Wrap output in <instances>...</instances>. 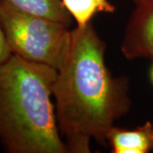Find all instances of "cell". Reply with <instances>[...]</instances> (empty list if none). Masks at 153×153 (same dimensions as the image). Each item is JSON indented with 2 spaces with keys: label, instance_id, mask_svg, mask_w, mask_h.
Masks as SVG:
<instances>
[{
  "label": "cell",
  "instance_id": "cell-1",
  "mask_svg": "<svg viewBox=\"0 0 153 153\" xmlns=\"http://www.w3.org/2000/svg\"><path fill=\"white\" fill-rule=\"evenodd\" d=\"M105 49L91 22L71 31L53 87L57 124L69 152L88 153L92 140L105 146L114 123L129 109L128 82L111 76Z\"/></svg>",
  "mask_w": 153,
  "mask_h": 153
},
{
  "label": "cell",
  "instance_id": "cell-2",
  "mask_svg": "<svg viewBox=\"0 0 153 153\" xmlns=\"http://www.w3.org/2000/svg\"><path fill=\"white\" fill-rule=\"evenodd\" d=\"M56 76L13 54L0 64V142L8 152H69L51 100Z\"/></svg>",
  "mask_w": 153,
  "mask_h": 153
},
{
  "label": "cell",
  "instance_id": "cell-3",
  "mask_svg": "<svg viewBox=\"0 0 153 153\" xmlns=\"http://www.w3.org/2000/svg\"><path fill=\"white\" fill-rule=\"evenodd\" d=\"M0 21L13 55L57 71L64 64L71 46L69 27L18 10L2 1Z\"/></svg>",
  "mask_w": 153,
  "mask_h": 153
},
{
  "label": "cell",
  "instance_id": "cell-4",
  "mask_svg": "<svg viewBox=\"0 0 153 153\" xmlns=\"http://www.w3.org/2000/svg\"><path fill=\"white\" fill-rule=\"evenodd\" d=\"M121 49L128 60L153 58V0L136 4L126 27Z\"/></svg>",
  "mask_w": 153,
  "mask_h": 153
},
{
  "label": "cell",
  "instance_id": "cell-5",
  "mask_svg": "<svg viewBox=\"0 0 153 153\" xmlns=\"http://www.w3.org/2000/svg\"><path fill=\"white\" fill-rule=\"evenodd\" d=\"M107 142L114 153H147L153 151V123L146 122L134 129L112 127L107 134Z\"/></svg>",
  "mask_w": 153,
  "mask_h": 153
},
{
  "label": "cell",
  "instance_id": "cell-6",
  "mask_svg": "<svg viewBox=\"0 0 153 153\" xmlns=\"http://www.w3.org/2000/svg\"><path fill=\"white\" fill-rule=\"evenodd\" d=\"M18 10L44 17L70 27L72 16L61 0H1Z\"/></svg>",
  "mask_w": 153,
  "mask_h": 153
},
{
  "label": "cell",
  "instance_id": "cell-7",
  "mask_svg": "<svg viewBox=\"0 0 153 153\" xmlns=\"http://www.w3.org/2000/svg\"><path fill=\"white\" fill-rule=\"evenodd\" d=\"M63 5L76 22V27H84L92 17L100 12L112 13L115 6L109 0H61Z\"/></svg>",
  "mask_w": 153,
  "mask_h": 153
},
{
  "label": "cell",
  "instance_id": "cell-8",
  "mask_svg": "<svg viewBox=\"0 0 153 153\" xmlns=\"http://www.w3.org/2000/svg\"><path fill=\"white\" fill-rule=\"evenodd\" d=\"M0 4H1V0H0ZM12 55L10 47L7 44L5 36L2 28L1 21H0V64L4 62L10 55Z\"/></svg>",
  "mask_w": 153,
  "mask_h": 153
},
{
  "label": "cell",
  "instance_id": "cell-9",
  "mask_svg": "<svg viewBox=\"0 0 153 153\" xmlns=\"http://www.w3.org/2000/svg\"><path fill=\"white\" fill-rule=\"evenodd\" d=\"M136 4H142V3H145V2H147V1H151V0H134Z\"/></svg>",
  "mask_w": 153,
  "mask_h": 153
},
{
  "label": "cell",
  "instance_id": "cell-10",
  "mask_svg": "<svg viewBox=\"0 0 153 153\" xmlns=\"http://www.w3.org/2000/svg\"><path fill=\"white\" fill-rule=\"evenodd\" d=\"M151 79H152V82L153 83V66L152 67V71H151Z\"/></svg>",
  "mask_w": 153,
  "mask_h": 153
}]
</instances>
